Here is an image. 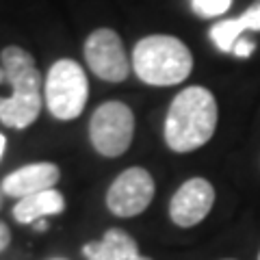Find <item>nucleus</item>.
Masks as SVG:
<instances>
[{
    "label": "nucleus",
    "instance_id": "obj_1",
    "mask_svg": "<svg viewBox=\"0 0 260 260\" xmlns=\"http://www.w3.org/2000/svg\"><path fill=\"white\" fill-rule=\"evenodd\" d=\"M11 95H0V121L7 128H28L39 117L44 104V78L32 54L20 46H7L0 52Z\"/></svg>",
    "mask_w": 260,
    "mask_h": 260
},
{
    "label": "nucleus",
    "instance_id": "obj_2",
    "mask_svg": "<svg viewBox=\"0 0 260 260\" xmlns=\"http://www.w3.org/2000/svg\"><path fill=\"white\" fill-rule=\"evenodd\" d=\"M219 119L215 95L206 87L193 85L174 98L165 117V143L178 154L206 145L215 135Z\"/></svg>",
    "mask_w": 260,
    "mask_h": 260
},
{
    "label": "nucleus",
    "instance_id": "obj_3",
    "mask_svg": "<svg viewBox=\"0 0 260 260\" xmlns=\"http://www.w3.org/2000/svg\"><path fill=\"white\" fill-rule=\"evenodd\" d=\"M133 70L145 85L172 87L189 78L193 54L178 37L148 35L133 50Z\"/></svg>",
    "mask_w": 260,
    "mask_h": 260
},
{
    "label": "nucleus",
    "instance_id": "obj_4",
    "mask_svg": "<svg viewBox=\"0 0 260 260\" xmlns=\"http://www.w3.org/2000/svg\"><path fill=\"white\" fill-rule=\"evenodd\" d=\"M44 98L50 115L56 119H76L87 107L89 83L80 63L72 59H59L48 70Z\"/></svg>",
    "mask_w": 260,
    "mask_h": 260
},
{
    "label": "nucleus",
    "instance_id": "obj_5",
    "mask_svg": "<svg viewBox=\"0 0 260 260\" xmlns=\"http://www.w3.org/2000/svg\"><path fill=\"white\" fill-rule=\"evenodd\" d=\"M135 115L128 104L111 100L100 104L89 121V139L98 154L107 158L121 156L133 143Z\"/></svg>",
    "mask_w": 260,
    "mask_h": 260
},
{
    "label": "nucleus",
    "instance_id": "obj_6",
    "mask_svg": "<svg viewBox=\"0 0 260 260\" xmlns=\"http://www.w3.org/2000/svg\"><path fill=\"white\" fill-rule=\"evenodd\" d=\"M85 61L98 78L121 83L130 74V61L121 37L111 28H95L85 42Z\"/></svg>",
    "mask_w": 260,
    "mask_h": 260
},
{
    "label": "nucleus",
    "instance_id": "obj_7",
    "mask_svg": "<svg viewBox=\"0 0 260 260\" xmlns=\"http://www.w3.org/2000/svg\"><path fill=\"white\" fill-rule=\"evenodd\" d=\"M154 200V178L148 169L130 167L121 172L107 193V206L115 217H137Z\"/></svg>",
    "mask_w": 260,
    "mask_h": 260
},
{
    "label": "nucleus",
    "instance_id": "obj_8",
    "mask_svg": "<svg viewBox=\"0 0 260 260\" xmlns=\"http://www.w3.org/2000/svg\"><path fill=\"white\" fill-rule=\"evenodd\" d=\"M215 204V189L206 178H191L174 193L169 217L180 228H193L204 221Z\"/></svg>",
    "mask_w": 260,
    "mask_h": 260
},
{
    "label": "nucleus",
    "instance_id": "obj_9",
    "mask_svg": "<svg viewBox=\"0 0 260 260\" xmlns=\"http://www.w3.org/2000/svg\"><path fill=\"white\" fill-rule=\"evenodd\" d=\"M61 172L54 162H30L20 169H15L3 180L0 191L9 198H28L32 193H42L48 189H54L59 182Z\"/></svg>",
    "mask_w": 260,
    "mask_h": 260
},
{
    "label": "nucleus",
    "instance_id": "obj_10",
    "mask_svg": "<svg viewBox=\"0 0 260 260\" xmlns=\"http://www.w3.org/2000/svg\"><path fill=\"white\" fill-rule=\"evenodd\" d=\"M87 260H152L139 251L137 241L121 228H111L100 241H91L83 247Z\"/></svg>",
    "mask_w": 260,
    "mask_h": 260
},
{
    "label": "nucleus",
    "instance_id": "obj_11",
    "mask_svg": "<svg viewBox=\"0 0 260 260\" xmlns=\"http://www.w3.org/2000/svg\"><path fill=\"white\" fill-rule=\"evenodd\" d=\"M247 30H260V0H256L241 18H228L210 26V39L221 52H232L234 44Z\"/></svg>",
    "mask_w": 260,
    "mask_h": 260
},
{
    "label": "nucleus",
    "instance_id": "obj_12",
    "mask_svg": "<svg viewBox=\"0 0 260 260\" xmlns=\"http://www.w3.org/2000/svg\"><path fill=\"white\" fill-rule=\"evenodd\" d=\"M65 210V198L56 189H48L42 193H32L22 198L13 208V217L20 223H35L44 217L61 215Z\"/></svg>",
    "mask_w": 260,
    "mask_h": 260
},
{
    "label": "nucleus",
    "instance_id": "obj_13",
    "mask_svg": "<svg viewBox=\"0 0 260 260\" xmlns=\"http://www.w3.org/2000/svg\"><path fill=\"white\" fill-rule=\"evenodd\" d=\"M232 0H191V7L195 15H200V18H219V15H223L228 9H230Z\"/></svg>",
    "mask_w": 260,
    "mask_h": 260
},
{
    "label": "nucleus",
    "instance_id": "obj_14",
    "mask_svg": "<svg viewBox=\"0 0 260 260\" xmlns=\"http://www.w3.org/2000/svg\"><path fill=\"white\" fill-rule=\"evenodd\" d=\"M254 50H256V44H254V39H249V37H245L243 35L237 44H234V48H232V52L230 54H234V56H239V59H249L251 54H254Z\"/></svg>",
    "mask_w": 260,
    "mask_h": 260
},
{
    "label": "nucleus",
    "instance_id": "obj_15",
    "mask_svg": "<svg viewBox=\"0 0 260 260\" xmlns=\"http://www.w3.org/2000/svg\"><path fill=\"white\" fill-rule=\"evenodd\" d=\"M9 243H11V230L5 221H0V254L9 247Z\"/></svg>",
    "mask_w": 260,
    "mask_h": 260
},
{
    "label": "nucleus",
    "instance_id": "obj_16",
    "mask_svg": "<svg viewBox=\"0 0 260 260\" xmlns=\"http://www.w3.org/2000/svg\"><path fill=\"white\" fill-rule=\"evenodd\" d=\"M35 230H37V232L48 230V221H46V219H39V221H35Z\"/></svg>",
    "mask_w": 260,
    "mask_h": 260
},
{
    "label": "nucleus",
    "instance_id": "obj_17",
    "mask_svg": "<svg viewBox=\"0 0 260 260\" xmlns=\"http://www.w3.org/2000/svg\"><path fill=\"white\" fill-rule=\"evenodd\" d=\"M5 148H7V139H5V135H0V158L5 154Z\"/></svg>",
    "mask_w": 260,
    "mask_h": 260
},
{
    "label": "nucleus",
    "instance_id": "obj_18",
    "mask_svg": "<svg viewBox=\"0 0 260 260\" xmlns=\"http://www.w3.org/2000/svg\"><path fill=\"white\" fill-rule=\"evenodd\" d=\"M7 76H5V68H3V63H0V83H5Z\"/></svg>",
    "mask_w": 260,
    "mask_h": 260
},
{
    "label": "nucleus",
    "instance_id": "obj_19",
    "mask_svg": "<svg viewBox=\"0 0 260 260\" xmlns=\"http://www.w3.org/2000/svg\"><path fill=\"white\" fill-rule=\"evenodd\" d=\"M0 208H3V191H0Z\"/></svg>",
    "mask_w": 260,
    "mask_h": 260
},
{
    "label": "nucleus",
    "instance_id": "obj_20",
    "mask_svg": "<svg viewBox=\"0 0 260 260\" xmlns=\"http://www.w3.org/2000/svg\"><path fill=\"white\" fill-rule=\"evenodd\" d=\"M223 260H232V258H223Z\"/></svg>",
    "mask_w": 260,
    "mask_h": 260
},
{
    "label": "nucleus",
    "instance_id": "obj_21",
    "mask_svg": "<svg viewBox=\"0 0 260 260\" xmlns=\"http://www.w3.org/2000/svg\"><path fill=\"white\" fill-rule=\"evenodd\" d=\"M258 260H260V254H258Z\"/></svg>",
    "mask_w": 260,
    "mask_h": 260
}]
</instances>
